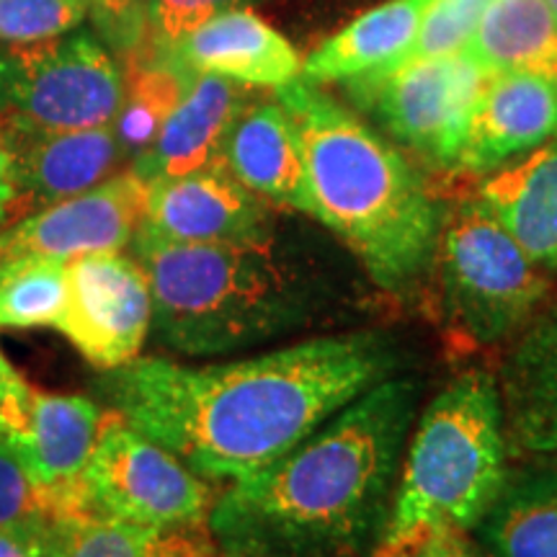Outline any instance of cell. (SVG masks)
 I'll list each match as a JSON object with an SVG mask.
<instances>
[{"label":"cell","instance_id":"6da1fadb","mask_svg":"<svg viewBox=\"0 0 557 557\" xmlns=\"http://www.w3.org/2000/svg\"><path fill=\"white\" fill-rule=\"evenodd\" d=\"M395 367L398 351L385 336L346 333L209 367L137 357L111 369L107 395L132 429L199 478L240 483L315 434Z\"/></svg>","mask_w":557,"mask_h":557},{"label":"cell","instance_id":"7a4b0ae2","mask_svg":"<svg viewBox=\"0 0 557 557\" xmlns=\"http://www.w3.org/2000/svg\"><path fill=\"white\" fill-rule=\"evenodd\" d=\"M418 387L387 377L267 470L235 483L209 521L238 555L338 557L385 527Z\"/></svg>","mask_w":557,"mask_h":557},{"label":"cell","instance_id":"3957f363","mask_svg":"<svg viewBox=\"0 0 557 557\" xmlns=\"http://www.w3.org/2000/svg\"><path fill=\"white\" fill-rule=\"evenodd\" d=\"M302 148L308 214L331 227L387 292L431 267L442 227L434 197L387 139L302 78L276 90Z\"/></svg>","mask_w":557,"mask_h":557},{"label":"cell","instance_id":"277c9868","mask_svg":"<svg viewBox=\"0 0 557 557\" xmlns=\"http://www.w3.org/2000/svg\"><path fill=\"white\" fill-rule=\"evenodd\" d=\"M135 261L152 297V329L191 357L256 346L302 320L305 295L271 246L178 243L139 227Z\"/></svg>","mask_w":557,"mask_h":557},{"label":"cell","instance_id":"5b68a950","mask_svg":"<svg viewBox=\"0 0 557 557\" xmlns=\"http://www.w3.org/2000/svg\"><path fill=\"white\" fill-rule=\"evenodd\" d=\"M506 447L498 382L480 369L459 374L421 413L374 557L478 527L506 483Z\"/></svg>","mask_w":557,"mask_h":557},{"label":"cell","instance_id":"8992f818","mask_svg":"<svg viewBox=\"0 0 557 557\" xmlns=\"http://www.w3.org/2000/svg\"><path fill=\"white\" fill-rule=\"evenodd\" d=\"M431 263L444 315L472 346L513 336L549 289L542 269L480 199L462 201L442 218Z\"/></svg>","mask_w":557,"mask_h":557},{"label":"cell","instance_id":"52a82bcc","mask_svg":"<svg viewBox=\"0 0 557 557\" xmlns=\"http://www.w3.org/2000/svg\"><path fill=\"white\" fill-rule=\"evenodd\" d=\"M124 75L86 32L0 47V124L21 135L73 132L114 122Z\"/></svg>","mask_w":557,"mask_h":557},{"label":"cell","instance_id":"ba28073f","mask_svg":"<svg viewBox=\"0 0 557 557\" xmlns=\"http://www.w3.org/2000/svg\"><path fill=\"white\" fill-rule=\"evenodd\" d=\"M83 485L96 513L156 532L197 529L212 511V491L197 472L116 410L101 416Z\"/></svg>","mask_w":557,"mask_h":557},{"label":"cell","instance_id":"9c48e42d","mask_svg":"<svg viewBox=\"0 0 557 557\" xmlns=\"http://www.w3.org/2000/svg\"><path fill=\"white\" fill-rule=\"evenodd\" d=\"M491 75L462 50L361 75L348 88L395 139L431 163L457 169L472 109Z\"/></svg>","mask_w":557,"mask_h":557},{"label":"cell","instance_id":"30bf717a","mask_svg":"<svg viewBox=\"0 0 557 557\" xmlns=\"http://www.w3.org/2000/svg\"><path fill=\"white\" fill-rule=\"evenodd\" d=\"M101 410L83 395L32 387L18 374L0 377V444L52 493L62 519L94 513L83 472L101 426Z\"/></svg>","mask_w":557,"mask_h":557},{"label":"cell","instance_id":"8fae6325","mask_svg":"<svg viewBox=\"0 0 557 557\" xmlns=\"http://www.w3.org/2000/svg\"><path fill=\"white\" fill-rule=\"evenodd\" d=\"M54 329L107 372L135 361L152 329V297L143 267L120 253L67 261V297Z\"/></svg>","mask_w":557,"mask_h":557},{"label":"cell","instance_id":"7c38bea8","mask_svg":"<svg viewBox=\"0 0 557 557\" xmlns=\"http://www.w3.org/2000/svg\"><path fill=\"white\" fill-rule=\"evenodd\" d=\"M150 184L135 171L116 173L94 189L18 218L0 233V259L73 261L120 253L129 246L148 209Z\"/></svg>","mask_w":557,"mask_h":557},{"label":"cell","instance_id":"4fadbf2b","mask_svg":"<svg viewBox=\"0 0 557 557\" xmlns=\"http://www.w3.org/2000/svg\"><path fill=\"white\" fill-rule=\"evenodd\" d=\"M139 227L178 243L271 246L261 199L220 163L150 184L148 209Z\"/></svg>","mask_w":557,"mask_h":557},{"label":"cell","instance_id":"5bb4252c","mask_svg":"<svg viewBox=\"0 0 557 557\" xmlns=\"http://www.w3.org/2000/svg\"><path fill=\"white\" fill-rule=\"evenodd\" d=\"M158 58L184 73H207L243 88H284L302 75L292 41L253 9H233L207 18Z\"/></svg>","mask_w":557,"mask_h":557},{"label":"cell","instance_id":"9a60e30c","mask_svg":"<svg viewBox=\"0 0 557 557\" xmlns=\"http://www.w3.org/2000/svg\"><path fill=\"white\" fill-rule=\"evenodd\" d=\"M5 135L11 139L16 176L13 220L103 184L124 158L111 124L47 135L5 129Z\"/></svg>","mask_w":557,"mask_h":557},{"label":"cell","instance_id":"2e32d148","mask_svg":"<svg viewBox=\"0 0 557 557\" xmlns=\"http://www.w3.org/2000/svg\"><path fill=\"white\" fill-rule=\"evenodd\" d=\"M557 132V86L527 73H493L472 109L457 169L498 171Z\"/></svg>","mask_w":557,"mask_h":557},{"label":"cell","instance_id":"e0dca14e","mask_svg":"<svg viewBox=\"0 0 557 557\" xmlns=\"http://www.w3.org/2000/svg\"><path fill=\"white\" fill-rule=\"evenodd\" d=\"M243 109L246 90L238 83L194 73L152 148L135 160L132 171L156 184L218 165L227 132Z\"/></svg>","mask_w":557,"mask_h":557},{"label":"cell","instance_id":"ac0fdd59","mask_svg":"<svg viewBox=\"0 0 557 557\" xmlns=\"http://www.w3.org/2000/svg\"><path fill=\"white\" fill-rule=\"evenodd\" d=\"M498 393L511 451L557 459V310L511 348Z\"/></svg>","mask_w":557,"mask_h":557},{"label":"cell","instance_id":"d6986e66","mask_svg":"<svg viewBox=\"0 0 557 557\" xmlns=\"http://www.w3.org/2000/svg\"><path fill=\"white\" fill-rule=\"evenodd\" d=\"M220 163L256 197L308 212L302 148L287 109L278 101L240 111L222 145Z\"/></svg>","mask_w":557,"mask_h":557},{"label":"cell","instance_id":"ffe728a7","mask_svg":"<svg viewBox=\"0 0 557 557\" xmlns=\"http://www.w3.org/2000/svg\"><path fill=\"white\" fill-rule=\"evenodd\" d=\"M478 199L540 269H557V132L491 173Z\"/></svg>","mask_w":557,"mask_h":557},{"label":"cell","instance_id":"44dd1931","mask_svg":"<svg viewBox=\"0 0 557 557\" xmlns=\"http://www.w3.org/2000/svg\"><path fill=\"white\" fill-rule=\"evenodd\" d=\"M434 0H387L333 34L302 62L308 83H348L393 67L410 50Z\"/></svg>","mask_w":557,"mask_h":557},{"label":"cell","instance_id":"7402d4cb","mask_svg":"<svg viewBox=\"0 0 557 557\" xmlns=\"http://www.w3.org/2000/svg\"><path fill=\"white\" fill-rule=\"evenodd\" d=\"M465 52L487 73H527L557 86V16L547 0H491Z\"/></svg>","mask_w":557,"mask_h":557},{"label":"cell","instance_id":"603a6c76","mask_svg":"<svg viewBox=\"0 0 557 557\" xmlns=\"http://www.w3.org/2000/svg\"><path fill=\"white\" fill-rule=\"evenodd\" d=\"M478 527L493 557H557V470L506 480Z\"/></svg>","mask_w":557,"mask_h":557},{"label":"cell","instance_id":"cb8c5ba5","mask_svg":"<svg viewBox=\"0 0 557 557\" xmlns=\"http://www.w3.org/2000/svg\"><path fill=\"white\" fill-rule=\"evenodd\" d=\"M127 60V73H122V103L111 127L124 156L137 160L152 148L163 124L178 107L191 73H184L173 62L156 54L143 52Z\"/></svg>","mask_w":557,"mask_h":557},{"label":"cell","instance_id":"d4e9b609","mask_svg":"<svg viewBox=\"0 0 557 557\" xmlns=\"http://www.w3.org/2000/svg\"><path fill=\"white\" fill-rule=\"evenodd\" d=\"M189 532H156L96 511L81 513L54 524L52 557H212Z\"/></svg>","mask_w":557,"mask_h":557},{"label":"cell","instance_id":"484cf974","mask_svg":"<svg viewBox=\"0 0 557 557\" xmlns=\"http://www.w3.org/2000/svg\"><path fill=\"white\" fill-rule=\"evenodd\" d=\"M67 297V263L58 259H0V329L54 325Z\"/></svg>","mask_w":557,"mask_h":557},{"label":"cell","instance_id":"4316f807","mask_svg":"<svg viewBox=\"0 0 557 557\" xmlns=\"http://www.w3.org/2000/svg\"><path fill=\"white\" fill-rule=\"evenodd\" d=\"M487 5H491V0H434L421 21L413 45L395 65L462 52L470 45Z\"/></svg>","mask_w":557,"mask_h":557},{"label":"cell","instance_id":"83f0119b","mask_svg":"<svg viewBox=\"0 0 557 557\" xmlns=\"http://www.w3.org/2000/svg\"><path fill=\"white\" fill-rule=\"evenodd\" d=\"M86 16V0H0V41L34 45L65 37Z\"/></svg>","mask_w":557,"mask_h":557},{"label":"cell","instance_id":"f1b7e54d","mask_svg":"<svg viewBox=\"0 0 557 557\" xmlns=\"http://www.w3.org/2000/svg\"><path fill=\"white\" fill-rule=\"evenodd\" d=\"M250 3L256 0H148L150 50L145 54H165L207 18L233 9H248Z\"/></svg>","mask_w":557,"mask_h":557},{"label":"cell","instance_id":"f546056e","mask_svg":"<svg viewBox=\"0 0 557 557\" xmlns=\"http://www.w3.org/2000/svg\"><path fill=\"white\" fill-rule=\"evenodd\" d=\"M37 519L60 521L58 500L34 483L29 472L0 444V527H16Z\"/></svg>","mask_w":557,"mask_h":557},{"label":"cell","instance_id":"4dcf8cb0","mask_svg":"<svg viewBox=\"0 0 557 557\" xmlns=\"http://www.w3.org/2000/svg\"><path fill=\"white\" fill-rule=\"evenodd\" d=\"M88 16L114 52L135 58L148 41V0H86Z\"/></svg>","mask_w":557,"mask_h":557},{"label":"cell","instance_id":"1f68e13d","mask_svg":"<svg viewBox=\"0 0 557 557\" xmlns=\"http://www.w3.org/2000/svg\"><path fill=\"white\" fill-rule=\"evenodd\" d=\"M54 524L37 519L16 527H0V557H52Z\"/></svg>","mask_w":557,"mask_h":557},{"label":"cell","instance_id":"d6a6232c","mask_svg":"<svg viewBox=\"0 0 557 557\" xmlns=\"http://www.w3.org/2000/svg\"><path fill=\"white\" fill-rule=\"evenodd\" d=\"M398 557H483L475 547L465 540V532L455 529H438L416 547L406 549Z\"/></svg>","mask_w":557,"mask_h":557},{"label":"cell","instance_id":"836d02e7","mask_svg":"<svg viewBox=\"0 0 557 557\" xmlns=\"http://www.w3.org/2000/svg\"><path fill=\"white\" fill-rule=\"evenodd\" d=\"M13 201H16V176H13L11 139L0 124V227L13 220Z\"/></svg>","mask_w":557,"mask_h":557},{"label":"cell","instance_id":"e575fe53","mask_svg":"<svg viewBox=\"0 0 557 557\" xmlns=\"http://www.w3.org/2000/svg\"><path fill=\"white\" fill-rule=\"evenodd\" d=\"M11 374H16V369H13L9 364V359H5L3 354H0V377H11Z\"/></svg>","mask_w":557,"mask_h":557},{"label":"cell","instance_id":"d590c367","mask_svg":"<svg viewBox=\"0 0 557 557\" xmlns=\"http://www.w3.org/2000/svg\"><path fill=\"white\" fill-rule=\"evenodd\" d=\"M547 5H549V9H553V13L557 16V0H547Z\"/></svg>","mask_w":557,"mask_h":557}]
</instances>
